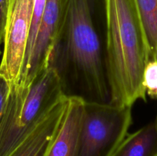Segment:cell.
Returning a JSON list of instances; mask_svg holds the SVG:
<instances>
[{"label":"cell","mask_w":157,"mask_h":156,"mask_svg":"<svg viewBox=\"0 0 157 156\" xmlns=\"http://www.w3.org/2000/svg\"><path fill=\"white\" fill-rule=\"evenodd\" d=\"M104 15L105 0H64L48 67L67 97L110 102L105 44L98 28Z\"/></svg>","instance_id":"obj_1"},{"label":"cell","mask_w":157,"mask_h":156,"mask_svg":"<svg viewBox=\"0 0 157 156\" xmlns=\"http://www.w3.org/2000/svg\"><path fill=\"white\" fill-rule=\"evenodd\" d=\"M104 30L109 103L132 107L145 102L143 74L150 54L134 0H105Z\"/></svg>","instance_id":"obj_2"},{"label":"cell","mask_w":157,"mask_h":156,"mask_svg":"<svg viewBox=\"0 0 157 156\" xmlns=\"http://www.w3.org/2000/svg\"><path fill=\"white\" fill-rule=\"evenodd\" d=\"M60 80L47 67L29 84L10 85L0 118V156H9L64 97Z\"/></svg>","instance_id":"obj_3"},{"label":"cell","mask_w":157,"mask_h":156,"mask_svg":"<svg viewBox=\"0 0 157 156\" xmlns=\"http://www.w3.org/2000/svg\"><path fill=\"white\" fill-rule=\"evenodd\" d=\"M132 123L131 106L84 101L75 156H111Z\"/></svg>","instance_id":"obj_4"},{"label":"cell","mask_w":157,"mask_h":156,"mask_svg":"<svg viewBox=\"0 0 157 156\" xmlns=\"http://www.w3.org/2000/svg\"><path fill=\"white\" fill-rule=\"evenodd\" d=\"M33 0H9L0 74L18 84L22 71L32 21Z\"/></svg>","instance_id":"obj_5"},{"label":"cell","mask_w":157,"mask_h":156,"mask_svg":"<svg viewBox=\"0 0 157 156\" xmlns=\"http://www.w3.org/2000/svg\"><path fill=\"white\" fill-rule=\"evenodd\" d=\"M64 0H46L35 43L18 84L26 85L48 67L52 44L60 24Z\"/></svg>","instance_id":"obj_6"},{"label":"cell","mask_w":157,"mask_h":156,"mask_svg":"<svg viewBox=\"0 0 157 156\" xmlns=\"http://www.w3.org/2000/svg\"><path fill=\"white\" fill-rule=\"evenodd\" d=\"M68 97L61 99L9 156H47L61 127Z\"/></svg>","instance_id":"obj_7"},{"label":"cell","mask_w":157,"mask_h":156,"mask_svg":"<svg viewBox=\"0 0 157 156\" xmlns=\"http://www.w3.org/2000/svg\"><path fill=\"white\" fill-rule=\"evenodd\" d=\"M84 102L80 98L68 97L64 119L47 156H75Z\"/></svg>","instance_id":"obj_8"},{"label":"cell","mask_w":157,"mask_h":156,"mask_svg":"<svg viewBox=\"0 0 157 156\" xmlns=\"http://www.w3.org/2000/svg\"><path fill=\"white\" fill-rule=\"evenodd\" d=\"M111 156H157V117L127 135Z\"/></svg>","instance_id":"obj_9"},{"label":"cell","mask_w":157,"mask_h":156,"mask_svg":"<svg viewBox=\"0 0 157 156\" xmlns=\"http://www.w3.org/2000/svg\"><path fill=\"white\" fill-rule=\"evenodd\" d=\"M142 22L150 60L157 54V0H134Z\"/></svg>","instance_id":"obj_10"},{"label":"cell","mask_w":157,"mask_h":156,"mask_svg":"<svg viewBox=\"0 0 157 156\" xmlns=\"http://www.w3.org/2000/svg\"><path fill=\"white\" fill-rule=\"evenodd\" d=\"M45 3L46 0H33V8H32V21H31L30 33H29V41H28L27 49H26L25 57L22 70L23 69L25 68V67L26 66V64H27L29 59V57H30L31 53H32L34 43H35V37H36L37 32H38V26H39L40 21H41L43 12H44Z\"/></svg>","instance_id":"obj_11"},{"label":"cell","mask_w":157,"mask_h":156,"mask_svg":"<svg viewBox=\"0 0 157 156\" xmlns=\"http://www.w3.org/2000/svg\"><path fill=\"white\" fill-rule=\"evenodd\" d=\"M143 84L146 93L152 99H157V59L150 60L146 64Z\"/></svg>","instance_id":"obj_12"},{"label":"cell","mask_w":157,"mask_h":156,"mask_svg":"<svg viewBox=\"0 0 157 156\" xmlns=\"http://www.w3.org/2000/svg\"><path fill=\"white\" fill-rule=\"evenodd\" d=\"M9 0H0V44L3 41Z\"/></svg>","instance_id":"obj_13"},{"label":"cell","mask_w":157,"mask_h":156,"mask_svg":"<svg viewBox=\"0 0 157 156\" xmlns=\"http://www.w3.org/2000/svg\"><path fill=\"white\" fill-rule=\"evenodd\" d=\"M9 89H10V84L9 81L0 74V118L9 94Z\"/></svg>","instance_id":"obj_14"},{"label":"cell","mask_w":157,"mask_h":156,"mask_svg":"<svg viewBox=\"0 0 157 156\" xmlns=\"http://www.w3.org/2000/svg\"><path fill=\"white\" fill-rule=\"evenodd\" d=\"M156 59H157V54H156Z\"/></svg>","instance_id":"obj_15"},{"label":"cell","mask_w":157,"mask_h":156,"mask_svg":"<svg viewBox=\"0 0 157 156\" xmlns=\"http://www.w3.org/2000/svg\"><path fill=\"white\" fill-rule=\"evenodd\" d=\"M0 54H1V51H0Z\"/></svg>","instance_id":"obj_16"}]
</instances>
